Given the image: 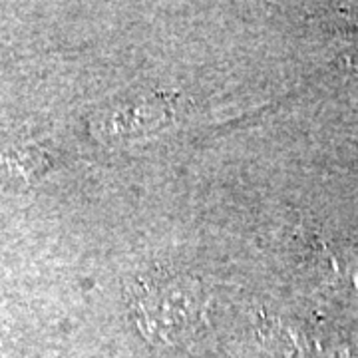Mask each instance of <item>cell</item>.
<instances>
[{"mask_svg": "<svg viewBox=\"0 0 358 358\" xmlns=\"http://www.w3.org/2000/svg\"><path fill=\"white\" fill-rule=\"evenodd\" d=\"M129 303L143 336L162 345H176L195 334L207 307L199 282L169 273L141 277L131 289Z\"/></svg>", "mask_w": 358, "mask_h": 358, "instance_id": "1", "label": "cell"}]
</instances>
